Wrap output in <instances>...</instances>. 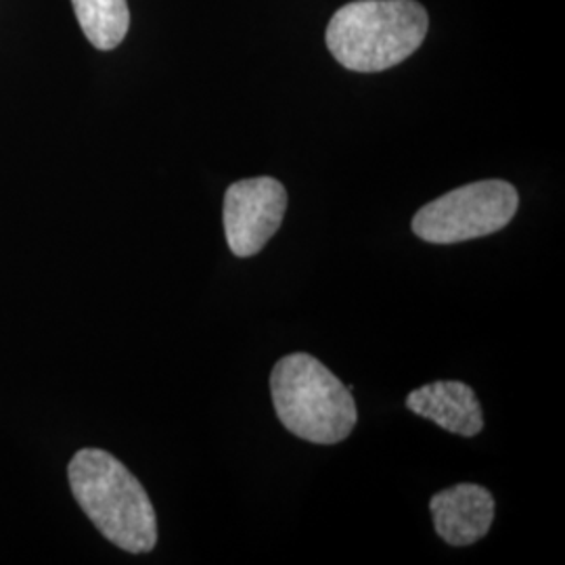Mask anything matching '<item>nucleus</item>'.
<instances>
[{
	"mask_svg": "<svg viewBox=\"0 0 565 565\" xmlns=\"http://www.w3.org/2000/svg\"><path fill=\"white\" fill-rule=\"evenodd\" d=\"M72 492L103 536L128 553L158 545V518L141 482L99 448L76 452L67 467Z\"/></svg>",
	"mask_w": 565,
	"mask_h": 565,
	"instance_id": "nucleus-1",
	"label": "nucleus"
},
{
	"mask_svg": "<svg viewBox=\"0 0 565 565\" xmlns=\"http://www.w3.org/2000/svg\"><path fill=\"white\" fill-rule=\"evenodd\" d=\"M429 18L417 0H354L327 25V46L340 65L375 74L408 60L425 41Z\"/></svg>",
	"mask_w": 565,
	"mask_h": 565,
	"instance_id": "nucleus-2",
	"label": "nucleus"
},
{
	"mask_svg": "<svg viewBox=\"0 0 565 565\" xmlns=\"http://www.w3.org/2000/svg\"><path fill=\"white\" fill-rule=\"evenodd\" d=\"M352 385H343L306 352L282 356L270 373V396L287 431L312 445H340L359 422Z\"/></svg>",
	"mask_w": 565,
	"mask_h": 565,
	"instance_id": "nucleus-3",
	"label": "nucleus"
},
{
	"mask_svg": "<svg viewBox=\"0 0 565 565\" xmlns=\"http://www.w3.org/2000/svg\"><path fill=\"white\" fill-rule=\"evenodd\" d=\"M518 207L520 195L511 182H471L425 203L413 218V233L438 245L480 239L503 231Z\"/></svg>",
	"mask_w": 565,
	"mask_h": 565,
	"instance_id": "nucleus-4",
	"label": "nucleus"
},
{
	"mask_svg": "<svg viewBox=\"0 0 565 565\" xmlns=\"http://www.w3.org/2000/svg\"><path fill=\"white\" fill-rule=\"evenodd\" d=\"M287 212V191L273 177L233 182L224 195V233L237 258H252L279 231Z\"/></svg>",
	"mask_w": 565,
	"mask_h": 565,
	"instance_id": "nucleus-5",
	"label": "nucleus"
},
{
	"mask_svg": "<svg viewBox=\"0 0 565 565\" xmlns=\"http://www.w3.org/2000/svg\"><path fill=\"white\" fill-rule=\"evenodd\" d=\"M436 534L450 546L476 545L494 522V497L484 486L457 484L431 497Z\"/></svg>",
	"mask_w": 565,
	"mask_h": 565,
	"instance_id": "nucleus-6",
	"label": "nucleus"
},
{
	"mask_svg": "<svg viewBox=\"0 0 565 565\" xmlns=\"http://www.w3.org/2000/svg\"><path fill=\"white\" fill-rule=\"evenodd\" d=\"M406 408L463 438L478 436L484 427L482 404L476 392L463 382L422 385L406 396Z\"/></svg>",
	"mask_w": 565,
	"mask_h": 565,
	"instance_id": "nucleus-7",
	"label": "nucleus"
},
{
	"mask_svg": "<svg viewBox=\"0 0 565 565\" xmlns=\"http://www.w3.org/2000/svg\"><path fill=\"white\" fill-rule=\"evenodd\" d=\"M82 32L99 51H111L120 44L130 28L126 0H72Z\"/></svg>",
	"mask_w": 565,
	"mask_h": 565,
	"instance_id": "nucleus-8",
	"label": "nucleus"
}]
</instances>
